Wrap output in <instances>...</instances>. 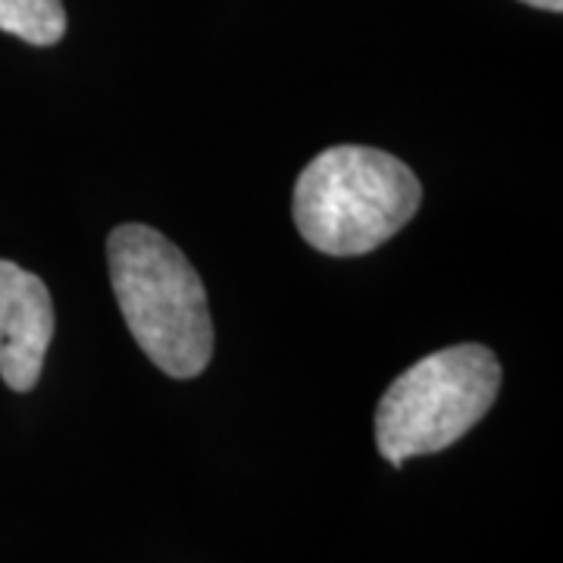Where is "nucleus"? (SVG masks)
Listing matches in <instances>:
<instances>
[{
    "label": "nucleus",
    "mask_w": 563,
    "mask_h": 563,
    "mask_svg": "<svg viewBox=\"0 0 563 563\" xmlns=\"http://www.w3.org/2000/svg\"><path fill=\"white\" fill-rule=\"evenodd\" d=\"M54 339V301L47 285L16 263L0 261V379L32 391Z\"/></svg>",
    "instance_id": "4"
},
{
    "label": "nucleus",
    "mask_w": 563,
    "mask_h": 563,
    "mask_svg": "<svg viewBox=\"0 0 563 563\" xmlns=\"http://www.w3.org/2000/svg\"><path fill=\"white\" fill-rule=\"evenodd\" d=\"M0 32L35 47H51L66 35L63 0H0Z\"/></svg>",
    "instance_id": "5"
},
{
    "label": "nucleus",
    "mask_w": 563,
    "mask_h": 563,
    "mask_svg": "<svg viewBox=\"0 0 563 563\" xmlns=\"http://www.w3.org/2000/svg\"><path fill=\"white\" fill-rule=\"evenodd\" d=\"M422 185L398 157L339 144L317 154L295 181V225L329 257H361L398 235L420 210Z\"/></svg>",
    "instance_id": "2"
},
{
    "label": "nucleus",
    "mask_w": 563,
    "mask_h": 563,
    "mask_svg": "<svg viewBox=\"0 0 563 563\" xmlns=\"http://www.w3.org/2000/svg\"><path fill=\"white\" fill-rule=\"evenodd\" d=\"M501 391V363L485 344H451L407 366L376 407V448L391 466L439 454L483 420Z\"/></svg>",
    "instance_id": "3"
},
{
    "label": "nucleus",
    "mask_w": 563,
    "mask_h": 563,
    "mask_svg": "<svg viewBox=\"0 0 563 563\" xmlns=\"http://www.w3.org/2000/svg\"><path fill=\"white\" fill-rule=\"evenodd\" d=\"M120 313L139 347L173 379H195L213 357V320L195 266L163 232L125 222L107 239Z\"/></svg>",
    "instance_id": "1"
},
{
    "label": "nucleus",
    "mask_w": 563,
    "mask_h": 563,
    "mask_svg": "<svg viewBox=\"0 0 563 563\" xmlns=\"http://www.w3.org/2000/svg\"><path fill=\"white\" fill-rule=\"evenodd\" d=\"M529 7H539V10H551V13H561L563 0H523Z\"/></svg>",
    "instance_id": "6"
}]
</instances>
